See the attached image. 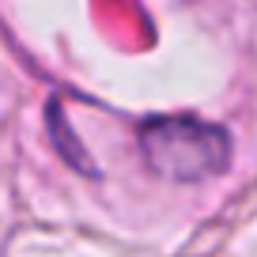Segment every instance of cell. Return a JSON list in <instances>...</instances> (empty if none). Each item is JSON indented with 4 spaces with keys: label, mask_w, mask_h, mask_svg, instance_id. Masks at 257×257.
<instances>
[{
    "label": "cell",
    "mask_w": 257,
    "mask_h": 257,
    "mask_svg": "<svg viewBox=\"0 0 257 257\" xmlns=\"http://www.w3.org/2000/svg\"><path fill=\"white\" fill-rule=\"evenodd\" d=\"M140 152L159 178L170 182H204L227 170L231 137L223 125L201 117H152L140 125Z\"/></svg>",
    "instance_id": "cell-1"
}]
</instances>
